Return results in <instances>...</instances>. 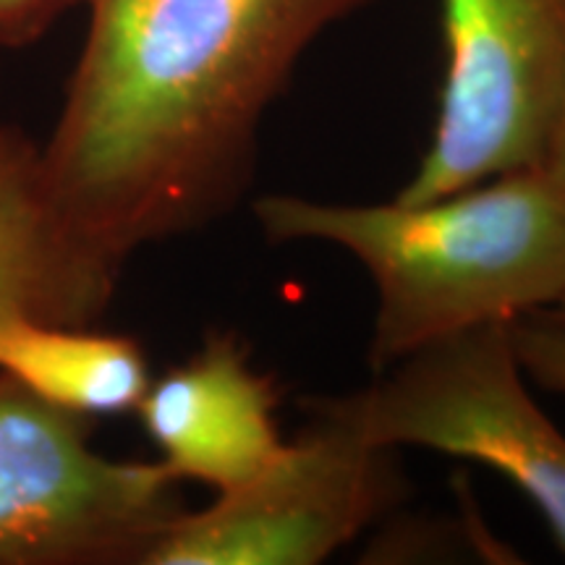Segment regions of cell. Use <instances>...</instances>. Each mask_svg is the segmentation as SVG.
I'll return each instance as SVG.
<instances>
[{
    "instance_id": "5b68a950",
    "label": "cell",
    "mask_w": 565,
    "mask_h": 565,
    "mask_svg": "<svg viewBox=\"0 0 565 565\" xmlns=\"http://www.w3.org/2000/svg\"><path fill=\"white\" fill-rule=\"evenodd\" d=\"M443 38L433 139L398 202L542 166L565 97V0H443Z\"/></svg>"
},
{
    "instance_id": "7a4b0ae2",
    "label": "cell",
    "mask_w": 565,
    "mask_h": 565,
    "mask_svg": "<svg viewBox=\"0 0 565 565\" xmlns=\"http://www.w3.org/2000/svg\"><path fill=\"white\" fill-rule=\"evenodd\" d=\"M252 212L270 244H328L364 267L374 288V374L565 296V183L545 166L414 204L265 194Z\"/></svg>"
},
{
    "instance_id": "8992f818",
    "label": "cell",
    "mask_w": 565,
    "mask_h": 565,
    "mask_svg": "<svg viewBox=\"0 0 565 565\" xmlns=\"http://www.w3.org/2000/svg\"><path fill=\"white\" fill-rule=\"evenodd\" d=\"M312 422L249 482L175 513L139 565H317L398 503L393 450L366 443L335 416Z\"/></svg>"
},
{
    "instance_id": "30bf717a",
    "label": "cell",
    "mask_w": 565,
    "mask_h": 565,
    "mask_svg": "<svg viewBox=\"0 0 565 565\" xmlns=\"http://www.w3.org/2000/svg\"><path fill=\"white\" fill-rule=\"evenodd\" d=\"M511 341L526 377L565 398V317L553 309L519 317L511 322Z\"/></svg>"
},
{
    "instance_id": "8fae6325",
    "label": "cell",
    "mask_w": 565,
    "mask_h": 565,
    "mask_svg": "<svg viewBox=\"0 0 565 565\" xmlns=\"http://www.w3.org/2000/svg\"><path fill=\"white\" fill-rule=\"evenodd\" d=\"M84 0H0V51H17L38 42L63 13Z\"/></svg>"
},
{
    "instance_id": "7c38bea8",
    "label": "cell",
    "mask_w": 565,
    "mask_h": 565,
    "mask_svg": "<svg viewBox=\"0 0 565 565\" xmlns=\"http://www.w3.org/2000/svg\"><path fill=\"white\" fill-rule=\"evenodd\" d=\"M542 166L565 183V97H563L561 113H557L555 118L553 134H550L547 152H545V160H542Z\"/></svg>"
},
{
    "instance_id": "3957f363",
    "label": "cell",
    "mask_w": 565,
    "mask_h": 565,
    "mask_svg": "<svg viewBox=\"0 0 565 565\" xmlns=\"http://www.w3.org/2000/svg\"><path fill=\"white\" fill-rule=\"evenodd\" d=\"M511 322L424 345L366 387L307 401L377 448H424L505 477L565 553V435L534 404Z\"/></svg>"
},
{
    "instance_id": "9c48e42d",
    "label": "cell",
    "mask_w": 565,
    "mask_h": 565,
    "mask_svg": "<svg viewBox=\"0 0 565 565\" xmlns=\"http://www.w3.org/2000/svg\"><path fill=\"white\" fill-rule=\"evenodd\" d=\"M0 374L84 419L134 414L152 383L137 338L26 312L0 317Z\"/></svg>"
},
{
    "instance_id": "277c9868",
    "label": "cell",
    "mask_w": 565,
    "mask_h": 565,
    "mask_svg": "<svg viewBox=\"0 0 565 565\" xmlns=\"http://www.w3.org/2000/svg\"><path fill=\"white\" fill-rule=\"evenodd\" d=\"M89 422L0 374V565L139 563L181 513L179 479L103 456Z\"/></svg>"
},
{
    "instance_id": "4fadbf2b",
    "label": "cell",
    "mask_w": 565,
    "mask_h": 565,
    "mask_svg": "<svg viewBox=\"0 0 565 565\" xmlns=\"http://www.w3.org/2000/svg\"><path fill=\"white\" fill-rule=\"evenodd\" d=\"M553 312H555V315H561V317H565V296H563L561 301L555 303V307H553Z\"/></svg>"
},
{
    "instance_id": "6da1fadb",
    "label": "cell",
    "mask_w": 565,
    "mask_h": 565,
    "mask_svg": "<svg viewBox=\"0 0 565 565\" xmlns=\"http://www.w3.org/2000/svg\"><path fill=\"white\" fill-rule=\"evenodd\" d=\"M377 0H84L87 34L40 147L71 257L113 303L147 246L252 192L267 113L309 47Z\"/></svg>"
},
{
    "instance_id": "ba28073f",
    "label": "cell",
    "mask_w": 565,
    "mask_h": 565,
    "mask_svg": "<svg viewBox=\"0 0 565 565\" xmlns=\"http://www.w3.org/2000/svg\"><path fill=\"white\" fill-rule=\"evenodd\" d=\"M26 312L63 324H92L108 303L71 257L47 204L40 145L0 126V317Z\"/></svg>"
},
{
    "instance_id": "5bb4252c",
    "label": "cell",
    "mask_w": 565,
    "mask_h": 565,
    "mask_svg": "<svg viewBox=\"0 0 565 565\" xmlns=\"http://www.w3.org/2000/svg\"><path fill=\"white\" fill-rule=\"evenodd\" d=\"M0 126H3V121H0Z\"/></svg>"
},
{
    "instance_id": "52a82bcc",
    "label": "cell",
    "mask_w": 565,
    "mask_h": 565,
    "mask_svg": "<svg viewBox=\"0 0 565 565\" xmlns=\"http://www.w3.org/2000/svg\"><path fill=\"white\" fill-rule=\"evenodd\" d=\"M280 385L252 364L233 330H212L181 364L152 377L137 406L158 461L179 482L225 492L280 454Z\"/></svg>"
}]
</instances>
